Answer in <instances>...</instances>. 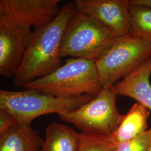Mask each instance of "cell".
<instances>
[{
  "label": "cell",
  "instance_id": "cell-1",
  "mask_svg": "<svg viewBox=\"0 0 151 151\" xmlns=\"http://www.w3.org/2000/svg\"><path fill=\"white\" fill-rule=\"evenodd\" d=\"M76 11L74 2L61 7L48 24L34 30L25 52L14 77L15 86L25 85L49 75L62 65L60 49L66 27Z\"/></svg>",
  "mask_w": 151,
  "mask_h": 151
},
{
  "label": "cell",
  "instance_id": "cell-2",
  "mask_svg": "<svg viewBox=\"0 0 151 151\" xmlns=\"http://www.w3.org/2000/svg\"><path fill=\"white\" fill-rule=\"evenodd\" d=\"M33 90L60 97L82 95L96 96L103 90L93 60L71 58L49 75L25 85Z\"/></svg>",
  "mask_w": 151,
  "mask_h": 151
},
{
  "label": "cell",
  "instance_id": "cell-3",
  "mask_svg": "<svg viewBox=\"0 0 151 151\" xmlns=\"http://www.w3.org/2000/svg\"><path fill=\"white\" fill-rule=\"evenodd\" d=\"M95 96L82 95L60 97L33 90L21 91L0 90V109L11 114L20 124L30 125L38 116L67 113L84 105Z\"/></svg>",
  "mask_w": 151,
  "mask_h": 151
},
{
  "label": "cell",
  "instance_id": "cell-4",
  "mask_svg": "<svg viewBox=\"0 0 151 151\" xmlns=\"http://www.w3.org/2000/svg\"><path fill=\"white\" fill-rule=\"evenodd\" d=\"M151 57V44L131 35L115 37L95 60L103 88H110Z\"/></svg>",
  "mask_w": 151,
  "mask_h": 151
},
{
  "label": "cell",
  "instance_id": "cell-5",
  "mask_svg": "<svg viewBox=\"0 0 151 151\" xmlns=\"http://www.w3.org/2000/svg\"><path fill=\"white\" fill-rule=\"evenodd\" d=\"M116 36L91 16L76 11L63 34L60 57L95 60Z\"/></svg>",
  "mask_w": 151,
  "mask_h": 151
},
{
  "label": "cell",
  "instance_id": "cell-6",
  "mask_svg": "<svg viewBox=\"0 0 151 151\" xmlns=\"http://www.w3.org/2000/svg\"><path fill=\"white\" fill-rule=\"evenodd\" d=\"M118 96L111 88H103L88 103L59 116L75 125L82 133L112 137L123 117L116 105Z\"/></svg>",
  "mask_w": 151,
  "mask_h": 151
},
{
  "label": "cell",
  "instance_id": "cell-7",
  "mask_svg": "<svg viewBox=\"0 0 151 151\" xmlns=\"http://www.w3.org/2000/svg\"><path fill=\"white\" fill-rule=\"evenodd\" d=\"M60 0H1L0 19L34 30L52 22L59 14Z\"/></svg>",
  "mask_w": 151,
  "mask_h": 151
},
{
  "label": "cell",
  "instance_id": "cell-8",
  "mask_svg": "<svg viewBox=\"0 0 151 151\" xmlns=\"http://www.w3.org/2000/svg\"><path fill=\"white\" fill-rule=\"evenodd\" d=\"M33 31L17 23L0 19V74L14 77L22 62Z\"/></svg>",
  "mask_w": 151,
  "mask_h": 151
},
{
  "label": "cell",
  "instance_id": "cell-9",
  "mask_svg": "<svg viewBox=\"0 0 151 151\" xmlns=\"http://www.w3.org/2000/svg\"><path fill=\"white\" fill-rule=\"evenodd\" d=\"M77 11L91 16L116 37L129 36V0H76Z\"/></svg>",
  "mask_w": 151,
  "mask_h": 151
},
{
  "label": "cell",
  "instance_id": "cell-10",
  "mask_svg": "<svg viewBox=\"0 0 151 151\" xmlns=\"http://www.w3.org/2000/svg\"><path fill=\"white\" fill-rule=\"evenodd\" d=\"M151 57L111 87L118 95L130 97L151 111Z\"/></svg>",
  "mask_w": 151,
  "mask_h": 151
},
{
  "label": "cell",
  "instance_id": "cell-11",
  "mask_svg": "<svg viewBox=\"0 0 151 151\" xmlns=\"http://www.w3.org/2000/svg\"><path fill=\"white\" fill-rule=\"evenodd\" d=\"M43 143L39 133L30 125L19 124L0 135V151H37Z\"/></svg>",
  "mask_w": 151,
  "mask_h": 151
},
{
  "label": "cell",
  "instance_id": "cell-12",
  "mask_svg": "<svg viewBox=\"0 0 151 151\" xmlns=\"http://www.w3.org/2000/svg\"><path fill=\"white\" fill-rule=\"evenodd\" d=\"M151 111L146 107L136 103L125 115L112 138L117 145L142 135L148 128V119Z\"/></svg>",
  "mask_w": 151,
  "mask_h": 151
},
{
  "label": "cell",
  "instance_id": "cell-13",
  "mask_svg": "<svg viewBox=\"0 0 151 151\" xmlns=\"http://www.w3.org/2000/svg\"><path fill=\"white\" fill-rule=\"evenodd\" d=\"M80 133L68 126L58 123L49 124L45 130V139L42 151H77Z\"/></svg>",
  "mask_w": 151,
  "mask_h": 151
},
{
  "label": "cell",
  "instance_id": "cell-14",
  "mask_svg": "<svg viewBox=\"0 0 151 151\" xmlns=\"http://www.w3.org/2000/svg\"><path fill=\"white\" fill-rule=\"evenodd\" d=\"M129 5L130 35L151 44V9Z\"/></svg>",
  "mask_w": 151,
  "mask_h": 151
},
{
  "label": "cell",
  "instance_id": "cell-15",
  "mask_svg": "<svg viewBox=\"0 0 151 151\" xmlns=\"http://www.w3.org/2000/svg\"><path fill=\"white\" fill-rule=\"evenodd\" d=\"M116 147L112 137L80 133L77 151H114Z\"/></svg>",
  "mask_w": 151,
  "mask_h": 151
},
{
  "label": "cell",
  "instance_id": "cell-16",
  "mask_svg": "<svg viewBox=\"0 0 151 151\" xmlns=\"http://www.w3.org/2000/svg\"><path fill=\"white\" fill-rule=\"evenodd\" d=\"M151 143V128L133 139L120 143L114 151H148Z\"/></svg>",
  "mask_w": 151,
  "mask_h": 151
},
{
  "label": "cell",
  "instance_id": "cell-17",
  "mask_svg": "<svg viewBox=\"0 0 151 151\" xmlns=\"http://www.w3.org/2000/svg\"><path fill=\"white\" fill-rule=\"evenodd\" d=\"M19 124L14 115L4 110L0 109V135L10 131Z\"/></svg>",
  "mask_w": 151,
  "mask_h": 151
},
{
  "label": "cell",
  "instance_id": "cell-18",
  "mask_svg": "<svg viewBox=\"0 0 151 151\" xmlns=\"http://www.w3.org/2000/svg\"><path fill=\"white\" fill-rule=\"evenodd\" d=\"M129 4L132 5L151 9V0H129Z\"/></svg>",
  "mask_w": 151,
  "mask_h": 151
},
{
  "label": "cell",
  "instance_id": "cell-19",
  "mask_svg": "<svg viewBox=\"0 0 151 151\" xmlns=\"http://www.w3.org/2000/svg\"><path fill=\"white\" fill-rule=\"evenodd\" d=\"M148 151H151V145H150V147H149V148H148Z\"/></svg>",
  "mask_w": 151,
  "mask_h": 151
},
{
  "label": "cell",
  "instance_id": "cell-20",
  "mask_svg": "<svg viewBox=\"0 0 151 151\" xmlns=\"http://www.w3.org/2000/svg\"><path fill=\"white\" fill-rule=\"evenodd\" d=\"M41 151V150H38V151Z\"/></svg>",
  "mask_w": 151,
  "mask_h": 151
}]
</instances>
